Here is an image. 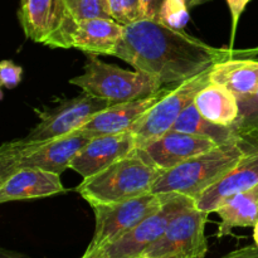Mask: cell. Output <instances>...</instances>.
<instances>
[{
	"label": "cell",
	"mask_w": 258,
	"mask_h": 258,
	"mask_svg": "<svg viewBox=\"0 0 258 258\" xmlns=\"http://www.w3.org/2000/svg\"><path fill=\"white\" fill-rule=\"evenodd\" d=\"M113 55L154 76L164 86L189 80L223 60L254 58L258 47H213L158 20L140 19L125 25Z\"/></svg>",
	"instance_id": "obj_1"
},
{
	"label": "cell",
	"mask_w": 258,
	"mask_h": 258,
	"mask_svg": "<svg viewBox=\"0 0 258 258\" xmlns=\"http://www.w3.org/2000/svg\"><path fill=\"white\" fill-rule=\"evenodd\" d=\"M164 173L141 149L120 159L96 175L83 179L77 193L91 207L115 204L151 193L154 184Z\"/></svg>",
	"instance_id": "obj_2"
},
{
	"label": "cell",
	"mask_w": 258,
	"mask_h": 258,
	"mask_svg": "<svg viewBox=\"0 0 258 258\" xmlns=\"http://www.w3.org/2000/svg\"><path fill=\"white\" fill-rule=\"evenodd\" d=\"M254 150V149H253ZM251 149L243 144L221 145L166 170L154 184V194H181L197 199L229 173Z\"/></svg>",
	"instance_id": "obj_3"
},
{
	"label": "cell",
	"mask_w": 258,
	"mask_h": 258,
	"mask_svg": "<svg viewBox=\"0 0 258 258\" xmlns=\"http://www.w3.org/2000/svg\"><path fill=\"white\" fill-rule=\"evenodd\" d=\"M90 140L80 131H75L49 140L22 139L3 144L0 148V179L22 168L42 169L60 175L70 169L76 154Z\"/></svg>",
	"instance_id": "obj_4"
},
{
	"label": "cell",
	"mask_w": 258,
	"mask_h": 258,
	"mask_svg": "<svg viewBox=\"0 0 258 258\" xmlns=\"http://www.w3.org/2000/svg\"><path fill=\"white\" fill-rule=\"evenodd\" d=\"M70 83L113 105L148 97L164 87L154 76L136 70H122L102 62L96 54H87L85 72L71 78Z\"/></svg>",
	"instance_id": "obj_5"
},
{
	"label": "cell",
	"mask_w": 258,
	"mask_h": 258,
	"mask_svg": "<svg viewBox=\"0 0 258 258\" xmlns=\"http://www.w3.org/2000/svg\"><path fill=\"white\" fill-rule=\"evenodd\" d=\"M212 68L213 66L178 83L134 123L130 131L135 136L138 148H143L173 128L183 111L194 102L199 91L211 83Z\"/></svg>",
	"instance_id": "obj_6"
},
{
	"label": "cell",
	"mask_w": 258,
	"mask_h": 258,
	"mask_svg": "<svg viewBox=\"0 0 258 258\" xmlns=\"http://www.w3.org/2000/svg\"><path fill=\"white\" fill-rule=\"evenodd\" d=\"M169 197L170 194L150 193L121 203L93 207L96 228L83 257L95 253L127 233L150 214L158 212Z\"/></svg>",
	"instance_id": "obj_7"
},
{
	"label": "cell",
	"mask_w": 258,
	"mask_h": 258,
	"mask_svg": "<svg viewBox=\"0 0 258 258\" xmlns=\"http://www.w3.org/2000/svg\"><path fill=\"white\" fill-rule=\"evenodd\" d=\"M193 206H196L194 199L171 193L158 212L150 214L131 231L95 253L81 258H139L163 236L179 213Z\"/></svg>",
	"instance_id": "obj_8"
},
{
	"label": "cell",
	"mask_w": 258,
	"mask_h": 258,
	"mask_svg": "<svg viewBox=\"0 0 258 258\" xmlns=\"http://www.w3.org/2000/svg\"><path fill=\"white\" fill-rule=\"evenodd\" d=\"M123 29L125 25L120 24L115 19H76L70 14L62 27L44 45L63 49L75 48L87 54L113 55L123 34Z\"/></svg>",
	"instance_id": "obj_9"
},
{
	"label": "cell",
	"mask_w": 258,
	"mask_h": 258,
	"mask_svg": "<svg viewBox=\"0 0 258 258\" xmlns=\"http://www.w3.org/2000/svg\"><path fill=\"white\" fill-rule=\"evenodd\" d=\"M112 105L110 101L82 91L81 95L62 101L55 107L40 112L38 125L24 139L42 141L70 135Z\"/></svg>",
	"instance_id": "obj_10"
},
{
	"label": "cell",
	"mask_w": 258,
	"mask_h": 258,
	"mask_svg": "<svg viewBox=\"0 0 258 258\" xmlns=\"http://www.w3.org/2000/svg\"><path fill=\"white\" fill-rule=\"evenodd\" d=\"M208 213L196 206L179 213L163 236L151 244L139 258H161L173 254L204 258L208 251L206 223Z\"/></svg>",
	"instance_id": "obj_11"
},
{
	"label": "cell",
	"mask_w": 258,
	"mask_h": 258,
	"mask_svg": "<svg viewBox=\"0 0 258 258\" xmlns=\"http://www.w3.org/2000/svg\"><path fill=\"white\" fill-rule=\"evenodd\" d=\"M138 148L131 131L92 138L71 161L70 169L83 176L96 175Z\"/></svg>",
	"instance_id": "obj_12"
},
{
	"label": "cell",
	"mask_w": 258,
	"mask_h": 258,
	"mask_svg": "<svg viewBox=\"0 0 258 258\" xmlns=\"http://www.w3.org/2000/svg\"><path fill=\"white\" fill-rule=\"evenodd\" d=\"M217 146L219 145L203 136L171 128L160 138L139 149H141L158 168L166 171Z\"/></svg>",
	"instance_id": "obj_13"
},
{
	"label": "cell",
	"mask_w": 258,
	"mask_h": 258,
	"mask_svg": "<svg viewBox=\"0 0 258 258\" xmlns=\"http://www.w3.org/2000/svg\"><path fill=\"white\" fill-rule=\"evenodd\" d=\"M171 88L161 87L153 95L139 100L128 101V102L116 103L106 110L101 111L91 121H88L83 127H81V134L92 139L96 136L111 135V134L130 131L134 123L150 110L159 100L170 92Z\"/></svg>",
	"instance_id": "obj_14"
},
{
	"label": "cell",
	"mask_w": 258,
	"mask_h": 258,
	"mask_svg": "<svg viewBox=\"0 0 258 258\" xmlns=\"http://www.w3.org/2000/svg\"><path fill=\"white\" fill-rule=\"evenodd\" d=\"M59 174L42 169L22 168L0 179V202L40 199L64 193Z\"/></svg>",
	"instance_id": "obj_15"
},
{
	"label": "cell",
	"mask_w": 258,
	"mask_h": 258,
	"mask_svg": "<svg viewBox=\"0 0 258 258\" xmlns=\"http://www.w3.org/2000/svg\"><path fill=\"white\" fill-rule=\"evenodd\" d=\"M66 0H20L18 12L28 39L45 44L70 15Z\"/></svg>",
	"instance_id": "obj_16"
},
{
	"label": "cell",
	"mask_w": 258,
	"mask_h": 258,
	"mask_svg": "<svg viewBox=\"0 0 258 258\" xmlns=\"http://www.w3.org/2000/svg\"><path fill=\"white\" fill-rule=\"evenodd\" d=\"M258 185V148L248 151L237 165L218 183L212 185L196 201L202 212H216L219 204L233 194L249 190Z\"/></svg>",
	"instance_id": "obj_17"
},
{
	"label": "cell",
	"mask_w": 258,
	"mask_h": 258,
	"mask_svg": "<svg viewBox=\"0 0 258 258\" xmlns=\"http://www.w3.org/2000/svg\"><path fill=\"white\" fill-rule=\"evenodd\" d=\"M211 82L223 86L239 96L252 95L258 88V60L253 58H232L213 66Z\"/></svg>",
	"instance_id": "obj_18"
},
{
	"label": "cell",
	"mask_w": 258,
	"mask_h": 258,
	"mask_svg": "<svg viewBox=\"0 0 258 258\" xmlns=\"http://www.w3.org/2000/svg\"><path fill=\"white\" fill-rule=\"evenodd\" d=\"M216 213L221 218L218 238L229 236L237 227H254L258 222V185L224 199Z\"/></svg>",
	"instance_id": "obj_19"
},
{
	"label": "cell",
	"mask_w": 258,
	"mask_h": 258,
	"mask_svg": "<svg viewBox=\"0 0 258 258\" xmlns=\"http://www.w3.org/2000/svg\"><path fill=\"white\" fill-rule=\"evenodd\" d=\"M194 105L202 116L218 125L231 126L239 113L236 95L223 86L212 82L199 91Z\"/></svg>",
	"instance_id": "obj_20"
},
{
	"label": "cell",
	"mask_w": 258,
	"mask_h": 258,
	"mask_svg": "<svg viewBox=\"0 0 258 258\" xmlns=\"http://www.w3.org/2000/svg\"><path fill=\"white\" fill-rule=\"evenodd\" d=\"M173 130L203 136L214 141L219 146L231 145V144H243V145L246 144V141L231 126L218 125V123L207 120L197 110L194 102L190 103L179 116L176 122L174 123Z\"/></svg>",
	"instance_id": "obj_21"
},
{
	"label": "cell",
	"mask_w": 258,
	"mask_h": 258,
	"mask_svg": "<svg viewBox=\"0 0 258 258\" xmlns=\"http://www.w3.org/2000/svg\"><path fill=\"white\" fill-rule=\"evenodd\" d=\"M239 113L231 127L244 141H258V88L254 93L239 96Z\"/></svg>",
	"instance_id": "obj_22"
},
{
	"label": "cell",
	"mask_w": 258,
	"mask_h": 258,
	"mask_svg": "<svg viewBox=\"0 0 258 258\" xmlns=\"http://www.w3.org/2000/svg\"><path fill=\"white\" fill-rule=\"evenodd\" d=\"M71 15L76 19L107 18L112 19L107 0H66Z\"/></svg>",
	"instance_id": "obj_23"
},
{
	"label": "cell",
	"mask_w": 258,
	"mask_h": 258,
	"mask_svg": "<svg viewBox=\"0 0 258 258\" xmlns=\"http://www.w3.org/2000/svg\"><path fill=\"white\" fill-rule=\"evenodd\" d=\"M112 19L122 25H128L143 19L141 0H107Z\"/></svg>",
	"instance_id": "obj_24"
},
{
	"label": "cell",
	"mask_w": 258,
	"mask_h": 258,
	"mask_svg": "<svg viewBox=\"0 0 258 258\" xmlns=\"http://www.w3.org/2000/svg\"><path fill=\"white\" fill-rule=\"evenodd\" d=\"M188 5L184 0H166L161 9L159 22L176 30H183L189 20Z\"/></svg>",
	"instance_id": "obj_25"
},
{
	"label": "cell",
	"mask_w": 258,
	"mask_h": 258,
	"mask_svg": "<svg viewBox=\"0 0 258 258\" xmlns=\"http://www.w3.org/2000/svg\"><path fill=\"white\" fill-rule=\"evenodd\" d=\"M23 68L12 60H3L0 63V85L8 90L17 87L22 81Z\"/></svg>",
	"instance_id": "obj_26"
},
{
	"label": "cell",
	"mask_w": 258,
	"mask_h": 258,
	"mask_svg": "<svg viewBox=\"0 0 258 258\" xmlns=\"http://www.w3.org/2000/svg\"><path fill=\"white\" fill-rule=\"evenodd\" d=\"M166 0H141V9H143V19L158 20L160 18L161 9Z\"/></svg>",
	"instance_id": "obj_27"
},
{
	"label": "cell",
	"mask_w": 258,
	"mask_h": 258,
	"mask_svg": "<svg viewBox=\"0 0 258 258\" xmlns=\"http://www.w3.org/2000/svg\"><path fill=\"white\" fill-rule=\"evenodd\" d=\"M249 2H251V0H227L232 15V39H233L234 34H236V29L237 25H238L239 18H241L244 8L247 7V4H248Z\"/></svg>",
	"instance_id": "obj_28"
},
{
	"label": "cell",
	"mask_w": 258,
	"mask_h": 258,
	"mask_svg": "<svg viewBox=\"0 0 258 258\" xmlns=\"http://www.w3.org/2000/svg\"><path fill=\"white\" fill-rule=\"evenodd\" d=\"M222 258H258V247L248 246L244 248L237 249V251L231 252Z\"/></svg>",
	"instance_id": "obj_29"
},
{
	"label": "cell",
	"mask_w": 258,
	"mask_h": 258,
	"mask_svg": "<svg viewBox=\"0 0 258 258\" xmlns=\"http://www.w3.org/2000/svg\"><path fill=\"white\" fill-rule=\"evenodd\" d=\"M185 4L188 5V8H194V7H198V5L203 4V3L208 2V0H184Z\"/></svg>",
	"instance_id": "obj_30"
},
{
	"label": "cell",
	"mask_w": 258,
	"mask_h": 258,
	"mask_svg": "<svg viewBox=\"0 0 258 258\" xmlns=\"http://www.w3.org/2000/svg\"><path fill=\"white\" fill-rule=\"evenodd\" d=\"M253 238H254V242H256V246L258 247V222L256 224H254L253 227Z\"/></svg>",
	"instance_id": "obj_31"
},
{
	"label": "cell",
	"mask_w": 258,
	"mask_h": 258,
	"mask_svg": "<svg viewBox=\"0 0 258 258\" xmlns=\"http://www.w3.org/2000/svg\"><path fill=\"white\" fill-rule=\"evenodd\" d=\"M161 258H196V257L186 256V254H173V256H166V257H161Z\"/></svg>",
	"instance_id": "obj_32"
}]
</instances>
